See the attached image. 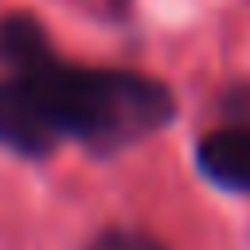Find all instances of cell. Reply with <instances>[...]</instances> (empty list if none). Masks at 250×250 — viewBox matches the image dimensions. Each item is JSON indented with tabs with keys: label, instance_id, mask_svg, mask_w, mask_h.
I'll return each mask as SVG.
<instances>
[{
	"label": "cell",
	"instance_id": "1",
	"mask_svg": "<svg viewBox=\"0 0 250 250\" xmlns=\"http://www.w3.org/2000/svg\"><path fill=\"white\" fill-rule=\"evenodd\" d=\"M0 62L12 78L27 82L59 141L74 137L94 152L137 145L176 117V98L164 82L133 70L70 66L51 51L39 20L23 12L0 20Z\"/></svg>",
	"mask_w": 250,
	"mask_h": 250
},
{
	"label": "cell",
	"instance_id": "3",
	"mask_svg": "<svg viewBox=\"0 0 250 250\" xmlns=\"http://www.w3.org/2000/svg\"><path fill=\"white\" fill-rule=\"evenodd\" d=\"M199 168L230 191H250V125H230L203 137Z\"/></svg>",
	"mask_w": 250,
	"mask_h": 250
},
{
	"label": "cell",
	"instance_id": "4",
	"mask_svg": "<svg viewBox=\"0 0 250 250\" xmlns=\"http://www.w3.org/2000/svg\"><path fill=\"white\" fill-rule=\"evenodd\" d=\"M90 250H164L152 234H141V230H105L94 238Z\"/></svg>",
	"mask_w": 250,
	"mask_h": 250
},
{
	"label": "cell",
	"instance_id": "2",
	"mask_svg": "<svg viewBox=\"0 0 250 250\" xmlns=\"http://www.w3.org/2000/svg\"><path fill=\"white\" fill-rule=\"evenodd\" d=\"M0 145L23 152V156H47L59 145V133L51 129L43 105L27 90V82L4 74L0 78Z\"/></svg>",
	"mask_w": 250,
	"mask_h": 250
}]
</instances>
